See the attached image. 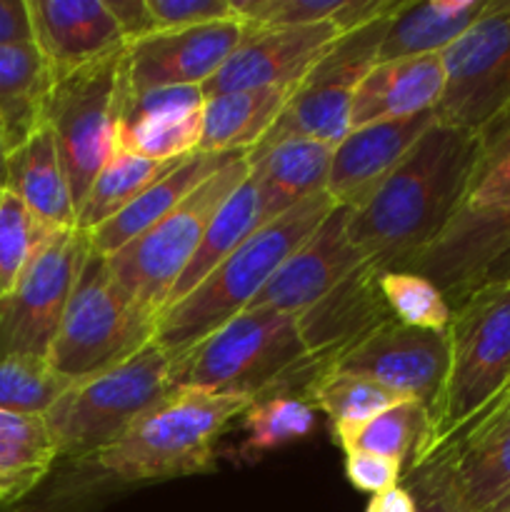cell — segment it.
<instances>
[{
	"instance_id": "f546056e",
	"label": "cell",
	"mask_w": 510,
	"mask_h": 512,
	"mask_svg": "<svg viewBox=\"0 0 510 512\" xmlns=\"http://www.w3.org/2000/svg\"><path fill=\"white\" fill-rule=\"evenodd\" d=\"M455 512H485L510 493V433L438 450Z\"/></svg>"
},
{
	"instance_id": "7a4b0ae2",
	"label": "cell",
	"mask_w": 510,
	"mask_h": 512,
	"mask_svg": "<svg viewBox=\"0 0 510 512\" xmlns=\"http://www.w3.org/2000/svg\"><path fill=\"white\" fill-rule=\"evenodd\" d=\"M323 370L305 348L298 315L248 308L170 358V388L253 400L273 393L303 395Z\"/></svg>"
},
{
	"instance_id": "d6986e66",
	"label": "cell",
	"mask_w": 510,
	"mask_h": 512,
	"mask_svg": "<svg viewBox=\"0 0 510 512\" xmlns=\"http://www.w3.org/2000/svg\"><path fill=\"white\" fill-rule=\"evenodd\" d=\"M203 108V88L125 93L115 128V153H133L158 163L195 153L203 133Z\"/></svg>"
},
{
	"instance_id": "4fadbf2b",
	"label": "cell",
	"mask_w": 510,
	"mask_h": 512,
	"mask_svg": "<svg viewBox=\"0 0 510 512\" xmlns=\"http://www.w3.org/2000/svg\"><path fill=\"white\" fill-rule=\"evenodd\" d=\"M90 248L83 230H55L0 298V360L48 358Z\"/></svg>"
},
{
	"instance_id": "5b68a950",
	"label": "cell",
	"mask_w": 510,
	"mask_h": 512,
	"mask_svg": "<svg viewBox=\"0 0 510 512\" xmlns=\"http://www.w3.org/2000/svg\"><path fill=\"white\" fill-rule=\"evenodd\" d=\"M475 168L443 233L405 270L433 280L460 305L510 248V120L485 130Z\"/></svg>"
},
{
	"instance_id": "836d02e7",
	"label": "cell",
	"mask_w": 510,
	"mask_h": 512,
	"mask_svg": "<svg viewBox=\"0 0 510 512\" xmlns=\"http://www.w3.org/2000/svg\"><path fill=\"white\" fill-rule=\"evenodd\" d=\"M178 160L158 163V160H145L140 155L120 153L118 150L108 160V165L100 170L98 178L93 180L85 198L80 200L78 215H75V228L90 233V230L113 220L140 193H145L150 185L158 183L168 170H173Z\"/></svg>"
},
{
	"instance_id": "d590c367",
	"label": "cell",
	"mask_w": 510,
	"mask_h": 512,
	"mask_svg": "<svg viewBox=\"0 0 510 512\" xmlns=\"http://www.w3.org/2000/svg\"><path fill=\"white\" fill-rule=\"evenodd\" d=\"M303 398L313 405V410L328 415L330 425L363 423L375 418L383 410L403 403L408 398L390 393L383 385L373 380L358 378V375L338 373V370H323L313 383L305 388Z\"/></svg>"
},
{
	"instance_id": "277c9868",
	"label": "cell",
	"mask_w": 510,
	"mask_h": 512,
	"mask_svg": "<svg viewBox=\"0 0 510 512\" xmlns=\"http://www.w3.org/2000/svg\"><path fill=\"white\" fill-rule=\"evenodd\" d=\"M250 405L253 398L245 395L173 388L90 465L118 483H160L213 473L215 443Z\"/></svg>"
},
{
	"instance_id": "e0dca14e",
	"label": "cell",
	"mask_w": 510,
	"mask_h": 512,
	"mask_svg": "<svg viewBox=\"0 0 510 512\" xmlns=\"http://www.w3.org/2000/svg\"><path fill=\"white\" fill-rule=\"evenodd\" d=\"M348 205H335L320 228L285 260L250 308L303 315L365 263L348 235Z\"/></svg>"
},
{
	"instance_id": "b9f144b4",
	"label": "cell",
	"mask_w": 510,
	"mask_h": 512,
	"mask_svg": "<svg viewBox=\"0 0 510 512\" xmlns=\"http://www.w3.org/2000/svg\"><path fill=\"white\" fill-rule=\"evenodd\" d=\"M403 465L375 453H345V478L355 490L380 495L403 483Z\"/></svg>"
},
{
	"instance_id": "681fc988",
	"label": "cell",
	"mask_w": 510,
	"mask_h": 512,
	"mask_svg": "<svg viewBox=\"0 0 510 512\" xmlns=\"http://www.w3.org/2000/svg\"><path fill=\"white\" fill-rule=\"evenodd\" d=\"M5 170H8V133H5V120L0 115V190L5 188Z\"/></svg>"
},
{
	"instance_id": "d4e9b609",
	"label": "cell",
	"mask_w": 510,
	"mask_h": 512,
	"mask_svg": "<svg viewBox=\"0 0 510 512\" xmlns=\"http://www.w3.org/2000/svg\"><path fill=\"white\" fill-rule=\"evenodd\" d=\"M333 150V145L293 138L248 158L250 178L258 185L268 223L303 200L323 193Z\"/></svg>"
},
{
	"instance_id": "816d5d0a",
	"label": "cell",
	"mask_w": 510,
	"mask_h": 512,
	"mask_svg": "<svg viewBox=\"0 0 510 512\" xmlns=\"http://www.w3.org/2000/svg\"><path fill=\"white\" fill-rule=\"evenodd\" d=\"M503 120H510V110H508V113H505V115H503V118H500V120H498V123H503ZM488 130H490V128H488Z\"/></svg>"
},
{
	"instance_id": "4dcf8cb0",
	"label": "cell",
	"mask_w": 510,
	"mask_h": 512,
	"mask_svg": "<svg viewBox=\"0 0 510 512\" xmlns=\"http://www.w3.org/2000/svg\"><path fill=\"white\" fill-rule=\"evenodd\" d=\"M265 223H268V218H265L260 190L248 173V178L238 185V190L225 200L223 208H220L218 215L213 218L203 243H200L198 253L193 255V260H190V265L185 268V273L180 275V280L175 283L168 305L178 303V300L185 298L195 285L203 283V280L208 278V275L213 273L235 248H240V245H243L255 230L263 228ZM168 305H165V308H168Z\"/></svg>"
},
{
	"instance_id": "c3c4849f",
	"label": "cell",
	"mask_w": 510,
	"mask_h": 512,
	"mask_svg": "<svg viewBox=\"0 0 510 512\" xmlns=\"http://www.w3.org/2000/svg\"><path fill=\"white\" fill-rule=\"evenodd\" d=\"M505 280H510V248L505 250V253L500 255L493 265H490V270L485 273V278H483V285L505 283Z\"/></svg>"
},
{
	"instance_id": "3957f363",
	"label": "cell",
	"mask_w": 510,
	"mask_h": 512,
	"mask_svg": "<svg viewBox=\"0 0 510 512\" xmlns=\"http://www.w3.org/2000/svg\"><path fill=\"white\" fill-rule=\"evenodd\" d=\"M335 200L318 193L255 230L208 278L160 313L155 343L175 358L250 308L280 265L320 228Z\"/></svg>"
},
{
	"instance_id": "5bb4252c",
	"label": "cell",
	"mask_w": 510,
	"mask_h": 512,
	"mask_svg": "<svg viewBox=\"0 0 510 512\" xmlns=\"http://www.w3.org/2000/svg\"><path fill=\"white\" fill-rule=\"evenodd\" d=\"M448 360V333L408 328L390 320L345 350L330 370L373 380L390 393L418 400L433 410L443 393Z\"/></svg>"
},
{
	"instance_id": "cb8c5ba5",
	"label": "cell",
	"mask_w": 510,
	"mask_h": 512,
	"mask_svg": "<svg viewBox=\"0 0 510 512\" xmlns=\"http://www.w3.org/2000/svg\"><path fill=\"white\" fill-rule=\"evenodd\" d=\"M235 155L240 153L218 155L195 150V153L180 158L173 170H168V173H165L158 183L150 185L145 193H140L123 213H118L113 220L100 225V228L90 230V248L98 255H103V258L118 253L123 245H128L130 240H135L140 233H145L150 225L163 220L170 210L178 208L195 188H200L215 170L223 168V165L228 163L230 158H235Z\"/></svg>"
},
{
	"instance_id": "484cf974",
	"label": "cell",
	"mask_w": 510,
	"mask_h": 512,
	"mask_svg": "<svg viewBox=\"0 0 510 512\" xmlns=\"http://www.w3.org/2000/svg\"><path fill=\"white\" fill-rule=\"evenodd\" d=\"M488 3L490 0H400L385 28L378 63L443 53L485 13Z\"/></svg>"
},
{
	"instance_id": "8fae6325",
	"label": "cell",
	"mask_w": 510,
	"mask_h": 512,
	"mask_svg": "<svg viewBox=\"0 0 510 512\" xmlns=\"http://www.w3.org/2000/svg\"><path fill=\"white\" fill-rule=\"evenodd\" d=\"M395 13V10H393ZM390 13V15H393ZM390 15L345 33L328 48L303 83L290 95L288 105L270 133L255 145L248 158L265 153L283 140L303 138L325 145H340L350 133V110L358 85L378 63Z\"/></svg>"
},
{
	"instance_id": "52a82bcc",
	"label": "cell",
	"mask_w": 510,
	"mask_h": 512,
	"mask_svg": "<svg viewBox=\"0 0 510 512\" xmlns=\"http://www.w3.org/2000/svg\"><path fill=\"white\" fill-rule=\"evenodd\" d=\"M170 390V355L155 340L133 358L75 380L43 415L58 460L90 465Z\"/></svg>"
},
{
	"instance_id": "9a60e30c",
	"label": "cell",
	"mask_w": 510,
	"mask_h": 512,
	"mask_svg": "<svg viewBox=\"0 0 510 512\" xmlns=\"http://www.w3.org/2000/svg\"><path fill=\"white\" fill-rule=\"evenodd\" d=\"M248 25L240 18L195 25L128 43L123 58L125 93L160 88H203L243 40Z\"/></svg>"
},
{
	"instance_id": "e575fe53",
	"label": "cell",
	"mask_w": 510,
	"mask_h": 512,
	"mask_svg": "<svg viewBox=\"0 0 510 512\" xmlns=\"http://www.w3.org/2000/svg\"><path fill=\"white\" fill-rule=\"evenodd\" d=\"M315 428V410L303 395L273 393L253 400L248 410L240 415V460H258L260 455L305 440Z\"/></svg>"
},
{
	"instance_id": "d6a6232c",
	"label": "cell",
	"mask_w": 510,
	"mask_h": 512,
	"mask_svg": "<svg viewBox=\"0 0 510 512\" xmlns=\"http://www.w3.org/2000/svg\"><path fill=\"white\" fill-rule=\"evenodd\" d=\"M233 5L238 18L255 28L333 23L345 35L390 15L400 0H233Z\"/></svg>"
},
{
	"instance_id": "8992f818",
	"label": "cell",
	"mask_w": 510,
	"mask_h": 512,
	"mask_svg": "<svg viewBox=\"0 0 510 512\" xmlns=\"http://www.w3.org/2000/svg\"><path fill=\"white\" fill-rule=\"evenodd\" d=\"M448 375L430 410L428 460L510 380V280L480 285L453 308L448 328Z\"/></svg>"
},
{
	"instance_id": "83f0119b",
	"label": "cell",
	"mask_w": 510,
	"mask_h": 512,
	"mask_svg": "<svg viewBox=\"0 0 510 512\" xmlns=\"http://www.w3.org/2000/svg\"><path fill=\"white\" fill-rule=\"evenodd\" d=\"M330 435L343 453H375L398 460L408 475L428 460L430 410L418 400H403L363 423L330 425Z\"/></svg>"
},
{
	"instance_id": "f1b7e54d",
	"label": "cell",
	"mask_w": 510,
	"mask_h": 512,
	"mask_svg": "<svg viewBox=\"0 0 510 512\" xmlns=\"http://www.w3.org/2000/svg\"><path fill=\"white\" fill-rule=\"evenodd\" d=\"M58 463L45 418L0 410V508L33 495Z\"/></svg>"
},
{
	"instance_id": "1f68e13d",
	"label": "cell",
	"mask_w": 510,
	"mask_h": 512,
	"mask_svg": "<svg viewBox=\"0 0 510 512\" xmlns=\"http://www.w3.org/2000/svg\"><path fill=\"white\" fill-rule=\"evenodd\" d=\"M50 85L53 75L35 43L0 45V115L8 133V150L43 123Z\"/></svg>"
},
{
	"instance_id": "8d00e7d4",
	"label": "cell",
	"mask_w": 510,
	"mask_h": 512,
	"mask_svg": "<svg viewBox=\"0 0 510 512\" xmlns=\"http://www.w3.org/2000/svg\"><path fill=\"white\" fill-rule=\"evenodd\" d=\"M378 288L395 323L448 333L453 305L433 280L413 270H378Z\"/></svg>"
},
{
	"instance_id": "f35d334b",
	"label": "cell",
	"mask_w": 510,
	"mask_h": 512,
	"mask_svg": "<svg viewBox=\"0 0 510 512\" xmlns=\"http://www.w3.org/2000/svg\"><path fill=\"white\" fill-rule=\"evenodd\" d=\"M55 230L38 223L33 213L8 188L0 190V298L18 283L30 258Z\"/></svg>"
},
{
	"instance_id": "ba28073f",
	"label": "cell",
	"mask_w": 510,
	"mask_h": 512,
	"mask_svg": "<svg viewBox=\"0 0 510 512\" xmlns=\"http://www.w3.org/2000/svg\"><path fill=\"white\" fill-rule=\"evenodd\" d=\"M248 173V153L235 155L163 220L105 258L115 283L143 313L153 315L155 320L160 318L175 283L198 253L213 218Z\"/></svg>"
},
{
	"instance_id": "7bdbcfd3",
	"label": "cell",
	"mask_w": 510,
	"mask_h": 512,
	"mask_svg": "<svg viewBox=\"0 0 510 512\" xmlns=\"http://www.w3.org/2000/svg\"><path fill=\"white\" fill-rule=\"evenodd\" d=\"M403 480L405 488L418 500V512H455L448 480H445V460L440 453L425 460L418 470L408 473Z\"/></svg>"
},
{
	"instance_id": "6da1fadb",
	"label": "cell",
	"mask_w": 510,
	"mask_h": 512,
	"mask_svg": "<svg viewBox=\"0 0 510 512\" xmlns=\"http://www.w3.org/2000/svg\"><path fill=\"white\" fill-rule=\"evenodd\" d=\"M483 138L435 120L360 205L348 235L365 263L405 270L455 215Z\"/></svg>"
},
{
	"instance_id": "7402d4cb",
	"label": "cell",
	"mask_w": 510,
	"mask_h": 512,
	"mask_svg": "<svg viewBox=\"0 0 510 512\" xmlns=\"http://www.w3.org/2000/svg\"><path fill=\"white\" fill-rule=\"evenodd\" d=\"M443 88L440 53L375 63L355 90L350 130L430 113L438 108Z\"/></svg>"
},
{
	"instance_id": "4316f807",
	"label": "cell",
	"mask_w": 510,
	"mask_h": 512,
	"mask_svg": "<svg viewBox=\"0 0 510 512\" xmlns=\"http://www.w3.org/2000/svg\"><path fill=\"white\" fill-rule=\"evenodd\" d=\"M295 88H253L205 98L203 153H250L288 105Z\"/></svg>"
},
{
	"instance_id": "7c38bea8",
	"label": "cell",
	"mask_w": 510,
	"mask_h": 512,
	"mask_svg": "<svg viewBox=\"0 0 510 512\" xmlns=\"http://www.w3.org/2000/svg\"><path fill=\"white\" fill-rule=\"evenodd\" d=\"M440 58L445 88L435 120L483 135L510 110V0H490Z\"/></svg>"
},
{
	"instance_id": "74e56055",
	"label": "cell",
	"mask_w": 510,
	"mask_h": 512,
	"mask_svg": "<svg viewBox=\"0 0 510 512\" xmlns=\"http://www.w3.org/2000/svg\"><path fill=\"white\" fill-rule=\"evenodd\" d=\"M73 385L48 358L0 360V410L43 418Z\"/></svg>"
},
{
	"instance_id": "ab89813d",
	"label": "cell",
	"mask_w": 510,
	"mask_h": 512,
	"mask_svg": "<svg viewBox=\"0 0 510 512\" xmlns=\"http://www.w3.org/2000/svg\"><path fill=\"white\" fill-rule=\"evenodd\" d=\"M105 480L93 465H70L60 475H50L33 495L0 512H98L103 505Z\"/></svg>"
},
{
	"instance_id": "44dd1931",
	"label": "cell",
	"mask_w": 510,
	"mask_h": 512,
	"mask_svg": "<svg viewBox=\"0 0 510 512\" xmlns=\"http://www.w3.org/2000/svg\"><path fill=\"white\" fill-rule=\"evenodd\" d=\"M378 270L373 263H363L333 293L298 315L305 348L325 370L370 330L393 320L380 295Z\"/></svg>"
},
{
	"instance_id": "ac0fdd59",
	"label": "cell",
	"mask_w": 510,
	"mask_h": 512,
	"mask_svg": "<svg viewBox=\"0 0 510 512\" xmlns=\"http://www.w3.org/2000/svg\"><path fill=\"white\" fill-rule=\"evenodd\" d=\"M28 8L33 43L53 80L128 48L105 0H28Z\"/></svg>"
},
{
	"instance_id": "60d3db41",
	"label": "cell",
	"mask_w": 510,
	"mask_h": 512,
	"mask_svg": "<svg viewBox=\"0 0 510 512\" xmlns=\"http://www.w3.org/2000/svg\"><path fill=\"white\" fill-rule=\"evenodd\" d=\"M155 33L238 18L233 0H148Z\"/></svg>"
},
{
	"instance_id": "ee69618b",
	"label": "cell",
	"mask_w": 510,
	"mask_h": 512,
	"mask_svg": "<svg viewBox=\"0 0 510 512\" xmlns=\"http://www.w3.org/2000/svg\"><path fill=\"white\" fill-rule=\"evenodd\" d=\"M510 433V380L493 398L488 408L480 410L450 443H480ZM445 448V445H443Z\"/></svg>"
},
{
	"instance_id": "2e32d148",
	"label": "cell",
	"mask_w": 510,
	"mask_h": 512,
	"mask_svg": "<svg viewBox=\"0 0 510 512\" xmlns=\"http://www.w3.org/2000/svg\"><path fill=\"white\" fill-rule=\"evenodd\" d=\"M340 35L333 23L248 25L233 55L203 85V95L215 98L235 90L298 88Z\"/></svg>"
},
{
	"instance_id": "30bf717a",
	"label": "cell",
	"mask_w": 510,
	"mask_h": 512,
	"mask_svg": "<svg viewBox=\"0 0 510 512\" xmlns=\"http://www.w3.org/2000/svg\"><path fill=\"white\" fill-rule=\"evenodd\" d=\"M123 58L125 50L55 78L45 95L43 123L58 145L75 208L115 155V128L125 98Z\"/></svg>"
},
{
	"instance_id": "f6af8a7d",
	"label": "cell",
	"mask_w": 510,
	"mask_h": 512,
	"mask_svg": "<svg viewBox=\"0 0 510 512\" xmlns=\"http://www.w3.org/2000/svg\"><path fill=\"white\" fill-rule=\"evenodd\" d=\"M105 3H108L113 18L118 20L128 43H135V40L148 38V35L155 33L148 0H105Z\"/></svg>"
},
{
	"instance_id": "7dc6e473",
	"label": "cell",
	"mask_w": 510,
	"mask_h": 512,
	"mask_svg": "<svg viewBox=\"0 0 510 512\" xmlns=\"http://www.w3.org/2000/svg\"><path fill=\"white\" fill-rule=\"evenodd\" d=\"M365 512H418V500L403 483L385 493L373 495Z\"/></svg>"
},
{
	"instance_id": "603a6c76",
	"label": "cell",
	"mask_w": 510,
	"mask_h": 512,
	"mask_svg": "<svg viewBox=\"0 0 510 512\" xmlns=\"http://www.w3.org/2000/svg\"><path fill=\"white\" fill-rule=\"evenodd\" d=\"M5 188L23 200L25 208L48 230H78V208L70 193L68 175L53 133L45 123L8 150Z\"/></svg>"
},
{
	"instance_id": "9c48e42d",
	"label": "cell",
	"mask_w": 510,
	"mask_h": 512,
	"mask_svg": "<svg viewBox=\"0 0 510 512\" xmlns=\"http://www.w3.org/2000/svg\"><path fill=\"white\" fill-rule=\"evenodd\" d=\"M155 328L158 320L130 300L103 255L88 248L48 360L75 383L133 358L153 343Z\"/></svg>"
},
{
	"instance_id": "ffe728a7",
	"label": "cell",
	"mask_w": 510,
	"mask_h": 512,
	"mask_svg": "<svg viewBox=\"0 0 510 512\" xmlns=\"http://www.w3.org/2000/svg\"><path fill=\"white\" fill-rule=\"evenodd\" d=\"M433 123L435 110H430L413 118L350 130L333 150L325 193L335 205H360Z\"/></svg>"
},
{
	"instance_id": "f907efd6",
	"label": "cell",
	"mask_w": 510,
	"mask_h": 512,
	"mask_svg": "<svg viewBox=\"0 0 510 512\" xmlns=\"http://www.w3.org/2000/svg\"><path fill=\"white\" fill-rule=\"evenodd\" d=\"M485 512H510V493L503 495V498H500L493 508H488Z\"/></svg>"
},
{
	"instance_id": "bcb514c9",
	"label": "cell",
	"mask_w": 510,
	"mask_h": 512,
	"mask_svg": "<svg viewBox=\"0 0 510 512\" xmlns=\"http://www.w3.org/2000/svg\"><path fill=\"white\" fill-rule=\"evenodd\" d=\"M33 43L28 0H0V45Z\"/></svg>"
}]
</instances>
